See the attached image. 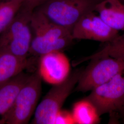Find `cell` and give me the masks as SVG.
Returning <instances> with one entry per match:
<instances>
[{"label":"cell","instance_id":"2","mask_svg":"<svg viewBox=\"0 0 124 124\" xmlns=\"http://www.w3.org/2000/svg\"><path fill=\"white\" fill-rule=\"evenodd\" d=\"M100 0H47L37 9L52 22L72 32L80 18L86 13L94 11Z\"/></svg>","mask_w":124,"mask_h":124},{"label":"cell","instance_id":"4","mask_svg":"<svg viewBox=\"0 0 124 124\" xmlns=\"http://www.w3.org/2000/svg\"><path fill=\"white\" fill-rule=\"evenodd\" d=\"M41 80L38 71L30 75L18 94L5 124L29 123L38 105L41 93Z\"/></svg>","mask_w":124,"mask_h":124},{"label":"cell","instance_id":"11","mask_svg":"<svg viewBox=\"0 0 124 124\" xmlns=\"http://www.w3.org/2000/svg\"><path fill=\"white\" fill-rule=\"evenodd\" d=\"M29 63L27 58H19L8 52L0 51V85L21 73Z\"/></svg>","mask_w":124,"mask_h":124},{"label":"cell","instance_id":"8","mask_svg":"<svg viewBox=\"0 0 124 124\" xmlns=\"http://www.w3.org/2000/svg\"><path fill=\"white\" fill-rule=\"evenodd\" d=\"M70 62L62 51H55L39 58L38 72L42 80L55 85L62 82L70 75Z\"/></svg>","mask_w":124,"mask_h":124},{"label":"cell","instance_id":"16","mask_svg":"<svg viewBox=\"0 0 124 124\" xmlns=\"http://www.w3.org/2000/svg\"><path fill=\"white\" fill-rule=\"evenodd\" d=\"M53 124H76L72 112L60 109L55 115Z\"/></svg>","mask_w":124,"mask_h":124},{"label":"cell","instance_id":"18","mask_svg":"<svg viewBox=\"0 0 124 124\" xmlns=\"http://www.w3.org/2000/svg\"><path fill=\"white\" fill-rule=\"evenodd\" d=\"M116 115V116H117V118L119 117V118H121V119L123 120V121L124 122V106L120 109V110L114 114H111V115Z\"/></svg>","mask_w":124,"mask_h":124},{"label":"cell","instance_id":"12","mask_svg":"<svg viewBox=\"0 0 124 124\" xmlns=\"http://www.w3.org/2000/svg\"><path fill=\"white\" fill-rule=\"evenodd\" d=\"M32 39L33 33L30 23L0 51L8 52L19 58H27L29 54Z\"/></svg>","mask_w":124,"mask_h":124},{"label":"cell","instance_id":"6","mask_svg":"<svg viewBox=\"0 0 124 124\" xmlns=\"http://www.w3.org/2000/svg\"><path fill=\"white\" fill-rule=\"evenodd\" d=\"M86 98L96 107L100 116L120 110L124 106V71L93 89Z\"/></svg>","mask_w":124,"mask_h":124},{"label":"cell","instance_id":"9","mask_svg":"<svg viewBox=\"0 0 124 124\" xmlns=\"http://www.w3.org/2000/svg\"><path fill=\"white\" fill-rule=\"evenodd\" d=\"M30 75L23 72L7 82L0 85V124L6 123L20 89Z\"/></svg>","mask_w":124,"mask_h":124},{"label":"cell","instance_id":"7","mask_svg":"<svg viewBox=\"0 0 124 124\" xmlns=\"http://www.w3.org/2000/svg\"><path fill=\"white\" fill-rule=\"evenodd\" d=\"M73 40H89L102 42L111 41L119 36V31L104 22L95 12L86 13L73 27Z\"/></svg>","mask_w":124,"mask_h":124},{"label":"cell","instance_id":"19","mask_svg":"<svg viewBox=\"0 0 124 124\" xmlns=\"http://www.w3.org/2000/svg\"><path fill=\"white\" fill-rule=\"evenodd\" d=\"M3 0H0V1H3Z\"/></svg>","mask_w":124,"mask_h":124},{"label":"cell","instance_id":"15","mask_svg":"<svg viewBox=\"0 0 124 124\" xmlns=\"http://www.w3.org/2000/svg\"><path fill=\"white\" fill-rule=\"evenodd\" d=\"M26 0L0 1V35L8 26Z\"/></svg>","mask_w":124,"mask_h":124},{"label":"cell","instance_id":"14","mask_svg":"<svg viewBox=\"0 0 124 124\" xmlns=\"http://www.w3.org/2000/svg\"><path fill=\"white\" fill-rule=\"evenodd\" d=\"M104 57L124 58V34L117 36L111 41L107 42L99 51L96 53L82 58L75 63V65L89 60H93Z\"/></svg>","mask_w":124,"mask_h":124},{"label":"cell","instance_id":"13","mask_svg":"<svg viewBox=\"0 0 124 124\" xmlns=\"http://www.w3.org/2000/svg\"><path fill=\"white\" fill-rule=\"evenodd\" d=\"M72 113L76 124H96L100 122L97 108L86 98L75 102Z\"/></svg>","mask_w":124,"mask_h":124},{"label":"cell","instance_id":"1","mask_svg":"<svg viewBox=\"0 0 124 124\" xmlns=\"http://www.w3.org/2000/svg\"><path fill=\"white\" fill-rule=\"evenodd\" d=\"M33 39L29 54L40 56L55 51H62L73 40L71 31L52 22L39 9L31 19Z\"/></svg>","mask_w":124,"mask_h":124},{"label":"cell","instance_id":"17","mask_svg":"<svg viewBox=\"0 0 124 124\" xmlns=\"http://www.w3.org/2000/svg\"><path fill=\"white\" fill-rule=\"evenodd\" d=\"M47 0H26L24 5L28 8L34 11L41 5L44 3Z\"/></svg>","mask_w":124,"mask_h":124},{"label":"cell","instance_id":"3","mask_svg":"<svg viewBox=\"0 0 124 124\" xmlns=\"http://www.w3.org/2000/svg\"><path fill=\"white\" fill-rule=\"evenodd\" d=\"M82 71L77 70L62 83L53 85L38 104L31 124H53L55 115L77 84Z\"/></svg>","mask_w":124,"mask_h":124},{"label":"cell","instance_id":"5","mask_svg":"<svg viewBox=\"0 0 124 124\" xmlns=\"http://www.w3.org/2000/svg\"><path fill=\"white\" fill-rule=\"evenodd\" d=\"M91 60L82 71L75 87L77 92L92 91L124 71V58L104 57Z\"/></svg>","mask_w":124,"mask_h":124},{"label":"cell","instance_id":"10","mask_svg":"<svg viewBox=\"0 0 124 124\" xmlns=\"http://www.w3.org/2000/svg\"><path fill=\"white\" fill-rule=\"evenodd\" d=\"M94 11L112 29L124 31V4L120 0H101Z\"/></svg>","mask_w":124,"mask_h":124}]
</instances>
